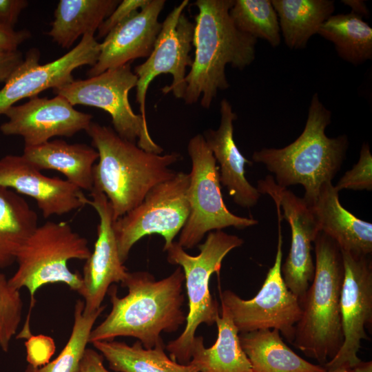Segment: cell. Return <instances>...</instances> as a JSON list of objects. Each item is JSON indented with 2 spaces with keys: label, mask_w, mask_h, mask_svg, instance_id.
<instances>
[{
  "label": "cell",
  "mask_w": 372,
  "mask_h": 372,
  "mask_svg": "<svg viewBox=\"0 0 372 372\" xmlns=\"http://www.w3.org/2000/svg\"><path fill=\"white\" fill-rule=\"evenodd\" d=\"M185 275L180 267L167 277L156 280L147 271L129 272L121 285L128 289L119 297L112 285L107 294L112 309L105 320L93 328L89 343L133 337L145 349L163 344L162 332L172 333L186 322L182 307Z\"/></svg>",
  "instance_id": "cell-1"
},
{
  "label": "cell",
  "mask_w": 372,
  "mask_h": 372,
  "mask_svg": "<svg viewBox=\"0 0 372 372\" xmlns=\"http://www.w3.org/2000/svg\"><path fill=\"white\" fill-rule=\"evenodd\" d=\"M234 0H197L193 35L194 57L185 78L183 100L209 109L218 91L229 87L225 68L243 70L255 59L257 39L240 31L229 10Z\"/></svg>",
  "instance_id": "cell-2"
},
{
  "label": "cell",
  "mask_w": 372,
  "mask_h": 372,
  "mask_svg": "<svg viewBox=\"0 0 372 372\" xmlns=\"http://www.w3.org/2000/svg\"><path fill=\"white\" fill-rule=\"evenodd\" d=\"M85 132L99 154L93 187L106 196L114 220L138 205L152 188L177 173L169 167L180 158L176 152H147L98 123L92 122Z\"/></svg>",
  "instance_id": "cell-3"
},
{
  "label": "cell",
  "mask_w": 372,
  "mask_h": 372,
  "mask_svg": "<svg viewBox=\"0 0 372 372\" xmlns=\"http://www.w3.org/2000/svg\"><path fill=\"white\" fill-rule=\"evenodd\" d=\"M331 112L315 93L309 107L305 127L291 143L282 148L264 147L252 154L254 162L263 164L274 174L280 187L300 185L304 200L312 206L322 185L332 182L340 169L349 147L347 135L329 138L325 134Z\"/></svg>",
  "instance_id": "cell-4"
},
{
  "label": "cell",
  "mask_w": 372,
  "mask_h": 372,
  "mask_svg": "<svg viewBox=\"0 0 372 372\" xmlns=\"http://www.w3.org/2000/svg\"><path fill=\"white\" fill-rule=\"evenodd\" d=\"M313 243L314 277L300 304L293 343L323 366L338 353L344 340L340 304L344 265L341 249L329 236L319 231Z\"/></svg>",
  "instance_id": "cell-5"
},
{
  "label": "cell",
  "mask_w": 372,
  "mask_h": 372,
  "mask_svg": "<svg viewBox=\"0 0 372 372\" xmlns=\"http://www.w3.org/2000/svg\"><path fill=\"white\" fill-rule=\"evenodd\" d=\"M90 254L87 240L65 222L47 221L28 237L17 254V269L8 279L10 285L17 290L25 287L30 296L25 323L19 333L21 338L32 335L30 319L37 291L45 285L58 282L79 293L82 275L71 271L68 262L72 259L86 260Z\"/></svg>",
  "instance_id": "cell-6"
},
{
  "label": "cell",
  "mask_w": 372,
  "mask_h": 372,
  "mask_svg": "<svg viewBox=\"0 0 372 372\" xmlns=\"http://www.w3.org/2000/svg\"><path fill=\"white\" fill-rule=\"evenodd\" d=\"M243 242V239L236 235L215 230L209 232L204 242L198 245L200 253L197 256L189 255L174 241L165 250L168 262L179 265L183 271L189 307L183 331L166 345L173 360L188 364L199 325L216 323L220 314L218 302L210 293V278L214 273L220 275L225 257Z\"/></svg>",
  "instance_id": "cell-7"
},
{
  "label": "cell",
  "mask_w": 372,
  "mask_h": 372,
  "mask_svg": "<svg viewBox=\"0 0 372 372\" xmlns=\"http://www.w3.org/2000/svg\"><path fill=\"white\" fill-rule=\"evenodd\" d=\"M187 152L192 162L187 191L189 214L179 233L178 244L190 249L211 231L229 227L243 229L257 225L254 218L238 216L227 209L221 193L218 166L203 134L189 140Z\"/></svg>",
  "instance_id": "cell-8"
},
{
  "label": "cell",
  "mask_w": 372,
  "mask_h": 372,
  "mask_svg": "<svg viewBox=\"0 0 372 372\" xmlns=\"http://www.w3.org/2000/svg\"><path fill=\"white\" fill-rule=\"evenodd\" d=\"M137 80L128 63L87 79H74L52 90L73 106L103 110L111 116L113 129L121 137L147 152L161 154L163 149L152 138L147 120L133 111L128 99L129 92L136 87Z\"/></svg>",
  "instance_id": "cell-9"
},
{
  "label": "cell",
  "mask_w": 372,
  "mask_h": 372,
  "mask_svg": "<svg viewBox=\"0 0 372 372\" xmlns=\"http://www.w3.org/2000/svg\"><path fill=\"white\" fill-rule=\"evenodd\" d=\"M189 174L177 172L172 178L152 188L138 205L114 221L118 254L123 264L134 245L146 236L161 235L165 240L164 251L174 242L189 214Z\"/></svg>",
  "instance_id": "cell-10"
},
{
  "label": "cell",
  "mask_w": 372,
  "mask_h": 372,
  "mask_svg": "<svg viewBox=\"0 0 372 372\" xmlns=\"http://www.w3.org/2000/svg\"><path fill=\"white\" fill-rule=\"evenodd\" d=\"M282 235L278 220V237L276 258L258 293L244 300L230 290H220L221 304L229 311L240 333L257 330L277 329L293 342L296 325L302 308L298 299L286 286L281 272Z\"/></svg>",
  "instance_id": "cell-11"
},
{
  "label": "cell",
  "mask_w": 372,
  "mask_h": 372,
  "mask_svg": "<svg viewBox=\"0 0 372 372\" xmlns=\"http://www.w3.org/2000/svg\"><path fill=\"white\" fill-rule=\"evenodd\" d=\"M188 3V0H183L167 14L151 54L133 71L138 79L136 101L139 105L140 114L145 120L147 90L157 76L171 74L172 83L163 87L162 92H172L175 98L183 99L186 70L193 62L190 52L193 47L194 23L183 12Z\"/></svg>",
  "instance_id": "cell-12"
},
{
  "label": "cell",
  "mask_w": 372,
  "mask_h": 372,
  "mask_svg": "<svg viewBox=\"0 0 372 372\" xmlns=\"http://www.w3.org/2000/svg\"><path fill=\"white\" fill-rule=\"evenodd\" d=\"M256 188L272 198L278 218H285L291 227L290 250L281 272L286 286L301 304L314 277L312 243L320 231L311 206L277 185L271 175L258 180Z\"/></svg>",
  "instance_id": "cell-13"
},
{
  "label": "cell",
  "mask_w": 372,
  "mask_h": 372,
  "mask_svg": "<svg viewBox=\"0 0 372 372\" xmlns=\"http://www.w3.org/2000/svg\"><path fill=\"white\" fill-rule=\"evenodd\" d=\"M344 278L340 293V313L344 340L338 353L323 366L352 369L361 360V341L367 339L366 328L372 322V263L369 256L342 251Z\"/></svg>",
  "instance_id": "cell-14"
},
{
  "label": "cell",
  "mask_w": 372,
  "mask_h": 372,
  "mask_svg": "<svg viewBox=\"0 0 372 372\" xmlns=\"http://www.w3.org/2000/svg\"><path fill=\"white\" fill-rule=\"evenodd\" d=\"M99 52L100 43L94 34L89 33L84 34L80 42L65 54L45 64L39 63V50L30 49L0 90V114L18 101L71 82L74 80L73 71L83 65L93 66Z\"/></svg>",
  "instance_id": "cell-15"
},
{
  "label": "cell",
  "mask_w": 372,
  "mask_h": 372,
  "mask_svg": "<svg viewBox=\"0 0 372 372\" xmlns=\"http://www.w3.org/2000/svg\"><path fill=\"white\" fill-rule=\"evenodd\" d=\"M8 121L0 131L7 136H20L25 146L44 143L54 136L71 137L86 131L92 122V115L80 112L64 97L35 96L20 105L9 107L4 114Z\"/></svg>",
  "instance_id": "cell-16"
},
{
  "label": "cell",
  "mask_w": 372,
  "mask_h": 372,
  "mask_svg": "<svg viewBox=\"0 0 372 372\" xmlns=\"http://www.w3.org/2000/svg\"><path fill=\"white\" fill-rule=\"evenodd\" d=\"M90 192L92 199L87 200V205L96 210L99 223L94 250L83 266L82 287L78 293L83 298L86 313L99 309L110 287L123 283L129 273L120 259L111 204L99 189L93 187Z\"/></svg>",
  "instance_id": "cell-17"
},
{
  "label": "cell",
  "mask_w": 372,
  "mask_h": 372,
  "mask_svg": "<svg viewBox=\"0 0 372 372\" xmlns=\"http://www.w3.org/2000/svg\"><path fill=\"white\" fill-rule=\"evenodd\" d=\"M0 186L34 198L45 218L81 208L88 200L82 189L66 179L43 175L22 155L0 159Z\"/></svg>",
  "instance_id": "cell-18"
},
{
  "label": "cell",
  "mask_w": 372,
  "mask_h": 372,
  "mask_svg": "<svg viewBox=\"0 0 372 372\" xmlns=\"http://www.w3.org/2000/svg\"><path fill=\"white\" fill-rule=\"evenodd\" d=\"M165 0H149L141 9L115 27L100 43L96 63L87 75L94 76L132 61L148 57L162 28L158 17Z\"/></svg>",
  "instance_id": "cell-19"
},
{
  "label": "cell",
  "mask_w": 372,
  "mask_h": 372,
  "mask_svg": "<svg viewBox=\"0 0 372 372\" xmlns=\"http://www.w3.org/2000/svg\"><path fill=\"white\" fill-rule=\"evenodd\" d=\"M220 121L216 130L203 132L205 143L218 163L220 184L227 188L234 202L243 208L255 206L261 194L245 177V165L252 163L245 158L234 139V121L237 115L227 99L220 105Z\"/></svg>",
  "instance_id": "cell-20"
},
{
  "label": "cell",
  "mask_w": 372,
  "mask_h": 372,
  "mask_svg": "<svg viewBox=\"0 0 372 372\" xmlns=\"http://www.w3.org/2000/svg\"><path fill=\"white\" fill-rule=\"evenodd\" d=\"M332 182L322 185L311 206L320 231L333 239L342 251L354 255L372 253V224L342 207Z\"/></svg>",
  "instance_id": "cell-21"
},
{
  "label": "cell",
  "mask_w": 372,
  "mask_h": 372,
  "mask_svg": "<svg viewBox=\"0 0 372 372\" xmlns=\"http://www.w3.org/2000/svg\"><path fill=\"white\" fill-rule=\"evenodd\" d=\"M39 170H56L81 189L93 188V167L99 159L94 147L55 139L35 146H24L22 154Z\"/></svg>",
  "instance_id": "cell-22"
},
{
  "label": "cell",
  "mask_w": 372,
  "mask_h": 372,
  "mask_svg": "<svg viewBox=\"0 0 372 372\" xmlns=\"http://www.w3.org/2000/svg\"><path fill=\"white\" fill-rule=\"evenodd\" d=\"M218 335L209 348L202 336L195 337L189 363L198 372H252L249 359L242 349L238 330L227 307L221 304L216 320Z\"/></svg>",
  "instance_id": "cell-23"
},
{
  "label": "cell",
  "mask_w": 372,
  "mask_h": 372,
  "mask_svg": "<svg viewBox=\"0 0 372 372\" xmlns=\"http://www.w3.org/2000/svg\"><path fill=\"white\" fill-rule=\"evenodd\" d=\"M242 350L252 372H325V368L312 364L292 351L277 329L257 330L239 335Z\"/></svg>",
  "instance_id": "cell-24"
},
{
  "label": "cell",
  "mask_w": 372,
  "mask_h": 372,
  "mask_svg": "<svg viewBox=\"0 0 372 372\" xmlns=\"http://www.w3.org/2000/svg\"><path fill=\"white\" fill-rule=\"evenodd\" d=\"M119 0H61L47 34L61 48H70L82 35L94 34Z\"/></svg>",
  "instance_id": "cell-25"
},
{
  "label": "cell",
  "mask_w": 372,
  "mask_h": 372,
  "mask_svg": "<svg viewBox=\"0 0 372 372\" xmlns=\"http://www.w3.org/2000/svg\"><path fill=\"white\" fill-rule=\"evenodd\" d=\"M280 34L291 49H303L309 39L331 16L335 3L330 0H272Z\"/></svg>",
  "instance_id": "cell-26"
},
{
  "label": "cell",
  "mask_w": 372,
  "mask_h": 372,
  "mask_svg": "<svg viewBox=\"0 0 372 372\" xmlns=\"http://www.w3.org/2000/svg\"><path fill=\"white\" fill-rule=\"evenodd\" d=\"M92 344L116 372H198L191 363L180 364L168 357L164 343L152 349H145L139 341L132 345L114 340Z\"/></svg>",
  "instance_id": "cell-27"
},
{
  "label": "cell",
  "mask_w": 372,
  "mask_h": 372,
  "mask_svg": "<svg viewBox=\"0 0 372 372\" xmlns=\"http://www.w3.org/2000/svg\"><path fill=\"white\" fill-rule=\"evenodd\" d=\"M38 226V216L27 201L0 186V269L16 261L20 249Z\"/></svg>",
  "instance_id": "cell-28"
},
{
  "label": "cell",
  "mask_w": 372,
  "mask_h": 372,
  "mask_svg": "<svg viewBox=\"0 0 372 372\" xmlns=\"http://www.w3.org/2000/svg\"><path fill=\"white\" fill-rule=\"evenodd\" d=\"M353 12L331 15L318 34L334 44L338 56L358 65L372 59V28Z\"/></svg>",
  "instance_id": "cell-29"
},
{
  "label": "cell",
  "mask_w": 372,
  "mask_h": 372,
  "mask_svg": "<svg viewBox=\"0 0 372 372\" xmlns=\"http://www.w3.org/2000/svg\"><path fill=\"white\" fill-rule=\"evenodd\" d=\"M102 305L96 311L86 313L83 312L84 302L76 301L74 309V322L70 338L59 355L44 366L34 367L28 364L25 372H79L80 363L94 324L104 311Z\"/></svg>",
  "instance_id": "cell-30"
},
{
  "label": "cell",
  "mask_w": 372,
  "mask_h": 372,
  "mask_svg": "<svg viewBox=\"0 0 372 372\" xmlns=\"http://www.w3.org/2000/svg\"><path fill=\"white\" fill-rule=\"evenodd\" d=\"M235 26L256 39L278 47L281 34L277 13L269 0H234L229 10Z\"/></svg>",
  "instance_id": "cell-31"
},
{
  "label": "cell",
  "mask_w": 372,
  "mask_h": 372,
  "mask_svg": "<svg viewBox=\"0 0 372 372\" xmlns=\"http://www.w3.org/2000/svg\"><path fill=\"white\" fill-rule=\"evenodd\" d=\"M23 300L19 290L12 287L0 271V349L8 352L22 320Z\"/></svg>",
  "instance_id": "cell-32"
},
{
  "label": "cell",
  "mask_w": 372,
  "mask_h": 372,
  "mask_svg": "<svg viewBox=\"0 0 372 372\" xmlns=\"http://www.w3.org/2000/svg\"><path fill=\"white\" fill-rule=\"evenodd\" d=\"M334 187L338 192L344 189L372 190V155L368 143L362 144L358 161L344 173Z\"/></svg>",
  "instance_id": "cell-33"
},
{
  "label": "cell",
  "mask_w": 372,
  "mask_h": 372,
  "mask_svg": "<svg viewBox=\"0 0 372 372\" xmlns=\"http://www.w3.org/2000/svg\"><path fill=\"white\" fill-rule=\"evenodd\" d=\"M26 360L34 367L44 366L50 362L55 351L54 340L45 335H32L25 342Z\"/></svg>",
  "instance_id": "cell-34"
},
{
  "label": "cell",
  "mask_w": 372,
  "mask_h": 372,
  "mask_svg": "<svg viewBox=\"0 0 372 372\" xmlns=\"http://www.w3.org/2000/svg\"><path fill=\"white\" fill-rule=\"evenodd\" d=\"M149 0H123L97 30L96 39L105 38L115 27L143 8Z\"/></svg>",
  "instance_id": "cell-35"
},
{
  "label": "cell",
  "mask_w": 372,
  "mask_h": 372,
  "mask_svg": "<svg viewBox=\"0 0 372 372\" xmlns=\"http://www.w3.org/2000/svg\"><path fill=\"white\" fill-rule=\"evenodd\" d=\"M30 37L31 32L28 30H15L0 24V54L17 51L18 47Z\"/></svg>",
  "instance_id": "cell-36"
},
{
  "label": "cell",
  "mask_w": 372,
  "mask_h": 372,
  "mask_svg": "<svg viewBox=\"0 0 372 372\" xmlns=\"http://www.w3.org/2000/svg\"><path fill=\"white\" fill-rule=\"evenodd\" d=\"M28 6L26 0H0V24L14 28L21 12Z\"/></svg>",
  "instance_id": "cell-37"
},
{
  "label": "cell",
  "mask_w": 372,
  "mask_h": 372,
  "mask_svg": "<svg viewBox=\"0 0 372 372\" xmlns=\"http://www.w3.org/2000/svg\"><path fill=\"white\" fill-rule=\"evenodd\" d=\"M103 360L98 351L87 347L80 363L79 372H110L105 367Z\"/></svg>",
  "instance_id": "cell-38"
},
{
  "label": "cell",
  "mask_w": 372,
  "mask_h": 372,
  "mask_svg": "<svg viewBox=\"0 0 372 372\" xmlns=\"http://www.w3.org/2000/svg\"><path fill=\"white\" fill-rule=\"evenodd\" d=\"M23 61V54L19 50L0 54V82H6Z\"/></svg>",
  "instance_id": "cell-39"
},
{
  "label": "cell",
  "mask_w": 372,
  "mask_h": 372,
  "mask_svg": "<svg viewBox=\"0 0 372 372\" xmlns=\"http://www.w3.org/2000/svg\"><path fill=\"white\" fill-rule=\"evenodd\" d=\"M345 5H348L352 8L353 12L362 16H368L369 11L367 9L365 3L360 0H344L342 1Z\"/></svg>",
  "instance_id": "cell-40"
},
{
  "label": "cell",
  "mask_w": 372,
  "mask_h": 372,
  "mask_svg": "<svg viewBox=\"0 0 372 372\" xmlns=\"http://www.w3.org/2000/svg\"><path fill=\"white\" fill-rule=\"evenodd\" d=\"M352 372H372V362L360 361L352 368Z\"/></svg>",
  "instance_id": "cell-41"
},
{
  "label": "cell",
  "mask_w": 372,
  "mask_h": 372,
  "mask_svg": "<svg viewBox=\"0 0 372 372\" xmlns=\"http://www.w3.org/2000/svg\"><path fill=\"white\" fill-rule=\"evenodd\" d=\"M325 372H352V369L343 366L327 370Z\"/></svg>",
  "instance_id": "cell-42"
}]
</instances>
